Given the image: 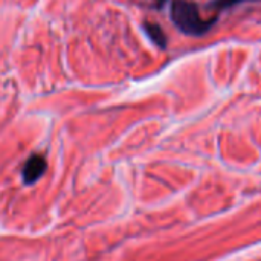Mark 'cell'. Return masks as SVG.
Returning <instances> with one entry per match:
<instances>
[{
    "label": "cell",
    "instance_id": "4",
    "mask_svg": "<svg viewBox=\"0 0 261 261\" xmlns=\"http://www.w3.org/2000/svg\"><path fill=\"white\" fill-rule=\"evenodd\" d=\"M243 2H254V0H214V2L210 3V6H213L217 11H220V9H225V8H232V6L240 5Z\"/></svg>",
    "mask_w": 261,
    "mask_h": 261
},
{
    "label": "cell",
    "instance_id": "3",
    "mask_svg": "<svg viewBox=\"0 0 261 261\" xmlns=\"http://www.w3.org/2000/svg\"><path fill=\"white\" fill-rule=\"evenodd\" d=\"M145 32L148 34V37L159 46V47H167V38L165 34L162 31V28L156 23H145Z\"/></svg>",
    "mask_w": 261,
    "mask_h": 261
},
{
    "label": "cell",
    "instance_id": "2",
    "mask_svg": "<svg viewBox=\"0 0 261 261\" xmlns=\"http://www.w3.org/2000/svg\"><path fill=\"white\" fill-rule=\"evenodd\" d=\"M46 171V161L43 156L40 154H34L31 156L24 167H23V171H21V176H23V182L26 185H31L34 182H37Z\"/></svg>",
    "mask_w": 261,
    "mask_h": 261
},
{
    "label": "cell",
    "instance_id": "1",
    "mask_svg": "<svg viewBox=\"0 0 261 261\" xmlns=\"http://www.w3.org/2000/svg\"><path fill=\"white\" fill-rule=\"evenodd\" d=\"M170 15L177 29L193 37H202L216 23V18H202L199 6L193 0H173Z\"/></svg>",
    "mask_w": 261,
    "mask_h": 261
}]
</instances>
